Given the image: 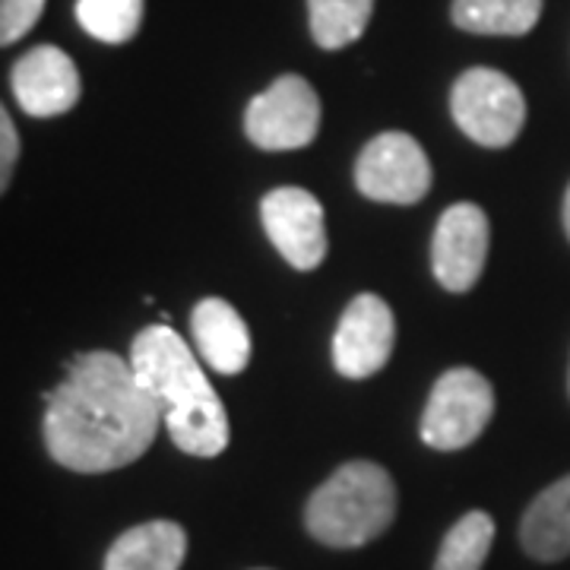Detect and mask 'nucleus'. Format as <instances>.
Wrapping results in <instances>:
<instances>
[{
    "mask_svg": "<svg viewBox=\"0 0 570 570\" xmlns=\"http://www.w3.org/2000/svg\"><path fill=\"white\" fill-rule=\"evenodd\" d=\"M159 425L163 412L130 362L115 352H82L48 393L45 448L63 469L96 475L137 463Z\"/></svg>",
    "mask_w": 570,
    "mask_h": 570,
    "instance_id": "f257e3e1",
    "label": "nucleus"
},
{
    "mask_svg": "<svg viewBox=\"0 0 570 570\" xmlns=\"http://www.w3.org/2000/svg\"><path fill=\"white\" fill-rule=\"evenodd\" d=\"M130 367L163 412L175 448L190 456H219L228 448V415L190 346L168 324L137 333Z\"/></svg>",
    "mask_w": 570,
    "mask_h": 570,
    "instance_id": "f03ea898",
    "label": "nucleus"
},
{
    "mask_svg": "<svg viewBox=\"0 0 570 570\" xmlns=\"http://www.w3.org/2000/svg\"><path fill=\"white\" fill-rule=\"evenodd\" d=\"M396 517V485L387 469L367 460L340 466L305 508L307 532L330 549H362Z\"/></svg>",
    "mask_w": 570,
    "mask_h": 570,
    "instance_id": "7ed1b4c3",
    "label": "nucleus"
},
{
    "mask_svg": "<svg viewBox=\"0 0 570 570\" xmlns=\"http://www.w3.org/2000/svg\"><path fill=\"white\" fill-rule=\"evenodd\" d=\"M450 115L469 140L501 149L520 137L527 124V99L508 73L472 67L450 92Z\"/></svg>",
    "mask_w": 570,
    "mask_h": 570,
    "instance_id": "20e7f679",
    "label": "nucleus"
},
{
    "mask_svg": "<svg viewBox=\"0 0 570 570\" xmlns=\"http://www.w3.org/2000/svg\"><path fill=\"white\" fill-rule=\"evenodd\" d=\"M494 415V390L475 367L444 371L422 412V441L431 450L469 448Z\"/></svg>",
    "mask_w": 570,
    "mask_h": 570,
    "instance_id": "39448f33",
    "label": "nucleus"
},
{
    "mask_svg": "<svg viewBox=\"0 0 570 570\" xmlns=\"http://www.w3.org/2000/svg\"><path fill=\"white\" fill-rule=\"evenodd\" d=\"M321 130V99L314 86L298 77L285 73L273 86H266L261 96H254L245 111V134L254 146L266 153L302 149Z\"/></svg>",
    "mask_w": 570,
    "mask_h": 570,
    "instance_id": "423d86ee",
    "label": "nucleus"
},
{
    "mask_svg": "<svg viewBox=\"0 0 570 570\" xmlns=\"http://www.w3.org/2000/svg\"><path fill=\"white\" fill-rule=\"evenodd\" d=\"M355 184L367 200L409 206L431 187V163L419 140L390 130L367 142L355 163Z\"/></svg>",
    "mask_w": 570,
    "mask_h": 570,
    "instance_id": "0eeeda50",
    "label": "nucleus"
},
{
    "mask_svg": "<svg viewBox=\"0 0 570 570\" xmlns=\"http://www.w3.org/2000/svg\"><path fill=\"white\" fill-rule=\"evenodd\" d=\"M396 343V321L390 305L374 295H355L340 317L333 336V365L348 381H365L387 365Z\"/></svg>",
    "mask_w": 570,
    "mask_h": 570,
    "instance_id": "6e6552de",
    "label": "nucleus"
},
{
    "mask_svg": "<svg viewBox=\"0 0 570 570\" xmlns=\"http://www.w3.org/2000/svg\"><path fill=\"white\" fill-rule=\"evenodd\" d=\"M491 225L482 206L453 204L444 209L431 242V269L434 279L448 292H469L479 283L489 257Z\"/></svg>",
    "mask_w": 570,
    "mask_h": 570,
    "instance_id": "1a4fd4ad",
    "label": "nucleus"
},
{
    "mask_svg": "<svg viewBox=\"0 0 570 570\" xmlns=\"http://www.w3.org/2000/svg\"><path fill=\"white\" fill-rule=\"evenodd\" d=\"M264 228L285 264L314 269L326 257V225L321 200L305 187H276L261 204Z\"/></svg>",
    "mask_w": 570,
    "mask_h": 570,
    "instance_id": "9d476101",
    "label": "nucleus"
},
{
    "mask_svg": "<svg viewBox=\"0 0 570 570\" xmlns=\"http://www.w3.org/2000/svg\"><path fill=\"white\" fill-rule=\"evenodd\" d=\"M10 86L13 99L32 118H55L70 111L80 102L82 92L77 63L55 45H39L26 51L10 73Z\"/></svg>",
    "mask_w": 570,
    "mask_h": 570,
    "instance_id": "9b49d317",
    "label": "nucleus"
},
{
    "mask_svg": "<svg viewBox=\"0 0 570 570\" xmlns=\"http://www.w3.org/2000/svg\"><path fill=\"white\" fill-rule=\"evenodd\" d=\"M190 333L204 362L219 374H238L250 362L245 317L223 298H204L190 314Z\"/></svg>",
    "mask_w": 570,
    "mask_h": 570,
    "instance_id": "f8f14e48",
    "label": "nucleus"
},
{
    "mask_svg": "<svg viewBox=\"0 0 570 570\" xmlns=\"http://www.w3.org/2000/svg\"><path fill=\"white\" fill-rule=\"evenodd\" d=\"M187 532L171 520L130 527L105 554V570H181Z\"/></svg>",
    "mask_w": 570,
    "mask_h": 570,
    "instance_id": "ddd939ff",
    "label": "nucleus"
},
{
    "mask_svg": "<svg viewBox=\"0 0 570 570\" xmlns=\"http://www.w3.org/2000/svg\"><path fill=\"white\" fill-rule=\"evenodd\" d=\"M520 542L535 561H561L570 554V475L535 494L523 523Z\"/></svg>",
    "mask_w": 570,
    "mask_h": 570,
    "instance_id": "4468645a",
    "label": "nucleus"
},
{
    "mask_svg": "<svg viewBox=\"0 0 570 570\" xmlns=\"http://www.w3.org/2000/svg\"><path fill=\"white\" fill-rule=\"evenodd\" d=\"M450 17L475 36H527L542 17V0H453Z\"/></svg>",
    "mask_w": 570,
    "mask_h": 570,
    "instance_id": "2eb2a0df",
    "label": "nucleus"
},
{
    "mask_svg": "<svg viewBox=\"0 0 570 570\" xmlns=\"http://www.w3.org/2000/svg\"><path fill=\"white\" fill-rule=\"evenodd\" d=\"M374 0H307L311 36L326 51H340L365 36Z\"/></svg>",
    "mask_w": 570,
    "mask_h": 570,
    "instance_id": "dca6fc26",
    "label": "nucleus"
},
{
    "mask_svg": "<svg viewBox=\"0 0 570 570\" xmlns=\"http://www.w3.org/2000/svg\"><path fill=\"white\" fill-rule=\"evenodd\" d=\"M494 542V520L485 510H469L444 535L434 570H482Z\"/></svg>",
    "mask_w": 570,
    "mask_h": 570,
    "instance_id": "f3484780",
    "label": "nucleus"
},
{
    "mask_svg": "<svg viewBox=\"0 0 570 570\" xmlns=\"http://www.w3.org/2000/svg\"><path fill=\"white\" fill-rule=\"evenodd\" d=\"M77 20L105 45L130 41L142 26V0H77Z\"/></svg>",
    "mask_w": 570,
    "mask_h": 570,
    "instance_id": "a211bd4d",
    "label": "nucleus"
},
{
    "mask_svg": "<svg viewBox=\"0 0 570 570\" xmlns=\"http://www.w3.org/2000/svg\"><path fill=\"white\" fill-rule=\"evenodd\" d=\"M45 0H0V45L20 41L41 20Z\"/></svg>",
    "mask_w": 570,
    "mask_h": 570,
    "instance_id": "6ab92c4d",
    "label": "nucleus"
},
{
    "mask_svg": "<svg viewBox=\"0 0 570 570\" xmlns=\"http://www.w3.org/2000/svg\"><path fill=\"white\" fill-rule=\"evenodd\" d=\"M17 156H20V137H17L13 118L3 108L0 111V187H10V175H13Z\"/></svg>",
    "mask_w": 570,
    "mask_h": 570,
    "instance_id": "aec40b11",
    "label": "nucleus"
},
{
    "mask_svg": "<svg viewBox=\"0 0 570 570\" xmlns=\"http://www.w3.org/2000/svg\"><path fill=\"white\" fill-rule=\"evenodd\" d=\"M564 232H568V238H570V187H568V194H564Z\"/></svg>",
    "mask_w": 570,
    "mask_h": 570,
    "instance_id": "412c9836",
    "label": "nucleus"
}]
</instances>
